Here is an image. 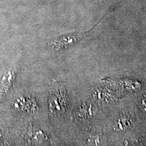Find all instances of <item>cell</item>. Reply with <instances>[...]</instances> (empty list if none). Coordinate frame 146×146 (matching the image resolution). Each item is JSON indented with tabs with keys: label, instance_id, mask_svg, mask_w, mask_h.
I'll list each match as a JSON object with an SVG mask.
<instances>
[{
	"label": "cell",
	"instance_id": "1",
	"mask_svg": "<svg viewBox=\"0 0 146 146\" xmlns=\"http://www.w3.org/2000/svg\"><path fill=\"white\" fill-rule=\"evenodd\" d=\"M85 36V33H75L74 34H72L66 36L59 37L52 40L50 44L55 49L59 50L73 44L84 38Z\"/></svg>",
	"mask_w": 146,
	"mask_h": 146
},
{
	"label": "cell",
	"instance_id": "2",
	"mask_svg": "<svg viewBox=\"0 0 146 146\" xmlns=\"http://www.w3.org/2000/svg\"><path fill=\"white\" fill-rule=\"evenodd\" d=\"M13 75L11 72H8L4 75L0 82V94L5 93L11 87Z\"/></svg>",
	"mask_w": 146,
	"mask_h": 146
}]
</instances>
